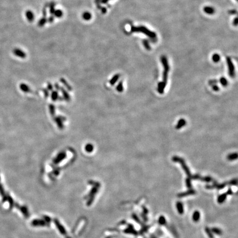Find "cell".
<instances>
[{
    "mask_svg": "<svg viewBox=\"0 0 238 238\" xmlns=\"http://www.w3.org/2000/svg\"><path fill=\"white\" fill-rule=\"evenodd\" d=\"M131 31L132 33H142L150 38H155L157 36L155 33L149 30L144 26H138V27L132 26L131 27Z\"/></svg>",
    "mask_w": 238,
    "mask_h": 238,
    "instance_id": "obj_1",
    "label": "cell"
},
{
    "mask_svg": "<svg viewBox=\"0 0 238 238\" xmlns=\"http://www.w3.org/2000/svg\"><path fill=\"white\" fill-rule=\"evenodd\" d=\"M161 62L162 63L164 67V71L163 73V81L161 82L164 84L166 85L168 79V74L169 71V66L168 62V60L165 56H161Z\"/></svg>",
    "mask_w": 238,
    "mask_h": 238,
    "instance_id": "obj_2",
    "label": "cell"
},
{
    "mask_svg": "<svg viewBox=\"0 0 238 238\" xmlns=\"http://www.w3.org/2000/svg\"><path fill=\"white\" fill-rule=\"evenodd\" d=\"M173 161H175V162H179L181 165H182V167L184 169V170H185V172H186V173L188 175L190 178H191V173L190 172L189 169L188 168V167H187V165L185 163V161H184V159L183 158H181L177 157V156H175L173 158Z\"/></svg>",
    "mask_w": 238,
    "mask_h": 238,
    "instance_id": "obj_3",
    "label": "cell"
},
{
    "mask_svg": "<svg viewBox=\"0 0 238 238\" xmlns=\"http://www.w3.org/2000/svg\"><path fill=\"white\" fill-rule=\"evenodd\" d=\"M226 62L229 70V75L231 77H234L235 76V71H234V66L231 59L229 57H226Z\"/></svg>",
    "mask_w": 238,
    "mask_h": 238,
    "instance_id": "obj_4",
    "label": "cell"
},
{
    "mask_svg": "<svg viewBox=\"0 0 238 238\" xmlns=\"http://www.w3.org/2000/svg\"><path fill=\"white\" fill-rule=\"evenodd\" d=\"M13 54L16 56L19 57L20 58L24 59L26 57V54L23 51H22V50H20L18 48H16L13 50Z\"/></svg>",
    "mask_w": 238,
    "mask_h": 238,
    "instance_id": "obj_5",
    "label": "cell"
},
{
    "mask_svg": "<svg viewBox=\"0 0 238 238\" xmlns=\"http://www.w3.org/2000/svg\"><path fill=\"white\" fill-rule=\"evenodd\" d=\"M54 222H55L56 226H57V228L59 229V232H60L61 234H62V235H66V230H65L64 226H63L62 225L60 224V222H59V220H57V219H55Z\"/></svg>",
    "mask_w": 238,
    "mask_h": 238,
    "instance_id": "obj_6",
    "label": "cell"
},
{
    "mask_svg": "<svg viewBox=\"0 0 238 238\" xmlns=\"http://www.w3.org/2000/svg\"><path fill=\"white\" fill-rule=\"evenodd\" d=\"M25 17L29 22H32L34 20V14L30 10H28L25 12Z\"/></svg>",
    "mask_w": 238,
    "mask_h": 238,
    "instance_id": "obj_7",
    "label": "cell"
},
{
    "mask_svg": "<svg viewBox=\"0 0 238 238\" xmlns=\"http://www.w3.org/2000/svg\"><path fill=\"white\" fill-rule=\"evenodd\" d=\"M82 18L84 20L88 21V20H90L91 19H92V15L90 12H88V11H85V12H84L83 13L82 15Z\"/></svg>",
    "mask_w": 238,
    "mask_h": 238,
    "instance_id": "obj_8",
    "label": "cell"
},
{
    "mask_svg": "<svg viewBox=\"0 0 238 238\" xmlns=\"http://www.w3.org/2000/svg\"><path fill=\"white\" fill-rule=\"evenodd\" d=\"M204 12L208 14H213L215 13V10L213 7L209 6H206L203 8Z\"/></svg>",
    "mask_w": 238,
    "mask_h": 238,
    "instance_id": "obj_9",
    "label": "cell"
},
{
    "mask_svg": "<svg viewBox=\"0 0 238 238\" xmlns=\"http://www.w3.org/2000/svg\"><path fill=\"white\" fill-rule=\"evenodd\" d=\"M186 120H184V119H181L178 121L177 125L175 126V128L178 130L180 129L181 128L183 127V126L186 125Z\"/></svg>",
    "mask_w": 238,
    "mask_h": 238,
    "instance_id": "obj_10",
    "label": "cell"
},
{
    "mask_svg": "<svg viewBox=\"0 0 238 238\" xmlns=\"http://www.w3.org/2000/svg\"><path fill=\"white\" fill-rule=\"evenodd\" d=\"M33 226H45V223L44 220H34L31 223Z\"/></svg>",
    "mask_w": 238,
    "mask_h": 238,
    "instance_id": "obj_11",
    "label": "cell"
},
{
    "mask_svg": "<svg viewBox=\"0 0 238 238\" xmlns=\"http://www.w3.org/2000/svg\"><path fill=\"white\" fill-rule=\"evenodd\" d=\"M46 22H47V19H46L45 17H43L42 19H40V20H39V21L38 22L39 27H43V26L46 23Z\"/></svg>",
    "mask_w": 238,
    "mask_h": 238,
    "instance_id": "obj_12",
    "label": "cell"
},
{
    "mask_svg": "<svg viewBox=\"0 0 238 238\" xmlns=\"http://www.w3.org/2000/svg\"><path fill=\"white\" fill-rule=\"evenodd\" d=\"M54 16L57 18H61V17H62L63 16V12L60 10H55L54 12Z\"/></svg>",
    "mask_w": 238,
    "mask_h": 238,
    "instance_id": "obj_13",
    "label": "cell"
},
{
    "mask_svg": "<svg viewBox=\"0 0 238 238\" xmlns=\"http://www.w3.org/2000/svg\"><path fill=\"white\" fill-rule=\"evenodd\" d=\"M238 158V154L237 153H234L230 154L229 155H228L227 158L229 161H234V160L237 159Z\"/></svg>",
    "mask_w": 238,
    "mask_h": 238,
    "instance_id": "obj_14",
    "label": "cell"
},
{
    "mask_svg": "<svg viewBox=\"0 0 238 238\" xmlns=\"http://www.w3.org/2000/svg\"><path fill=\"white\" fill-rule=\"evenodd\" d=\"M200 217V214L198 211H195L193 214V220L195 222H197Z\"/></svg>",
    "mask_w": 238,
    "mask_h": 238,
    "instance_id": "obj_15",
    "label": "cell"
},
{
    "mask_svg": "<svg viewBox=\"0 0 238 238\" xmlns=\"http://www.w3.org/2000/svg\"><path fill=\"white\" fill-rule=\"evenodd\" d=\"M220 56H219L218 54H214L212 56V60L214 61V62L215 63L218 62L219 61H220Z\"/></svg>",
    "mask_w": 238,
    "mask_h": 238,
    "instance_id": "obj_16",
    "label": "cell"
},
{
    "mask_svg": "<svg viewBox=\"0 0 238 238\" xmlns=\"http://www.w3.org/2000/svg\"><path fill=\"white\" fill-rule=\"evenodd\" d=\"M219 82H220V83H221V84H222L223 86H224V87H226V85H228V81L226 80V78H224V77H222V78H220V81H219Z\"/></svg>",
    "mask_w": 238,
    "mask_h": 238,
    "instance_id": "obj_17",
    "label": "cell"
},
{
    "mask_svg": "<svg viewBox=\"0 0 238 238\" xmlns=\"http://www.w3.org/2000/svg\"><path fill=\"white\" fill-rule=\"evenodd\" d=\"M177 207H178V209L179 213L180 214H183L184 212V208H183V206L182 204L180 202H178L177 203Z\"/></svg>",
    "mask_w": 238,
    "mask_h": 238,
    "instance_id": "obj_18",
    "label": "cell"
},
{
    "mask_svg": "<svg viewBox=\"0 0 238 238\" xmlns=\"http://www.w3.org/2000/svg\"><path fill=\"white\" fill-rule=\"evenodd\" d=\"M143 44L144 46V48L147 50H150V46L149 45V42L146 39H144L143 40Z\"/></svg>",
    "mask_w": 238,
    "mask_h": 238,
    "instance_id": "obj_19",
    "label": "cell"
},
{
    "mask_svg": "<svg viewBox=\"0 0 238 238\" xmlns=\"http://www.w3.org/2000/svg\"><path fill=\"white\" fill-rule=\"evenodd\" d=\"M20 210H21L22 212L23 213V214L24 215L25 217H28V209L27 208L25 207H22L20 208Z\"/></svg>",
    "mask_w": 238,
    "mask_h": 238,
    "instance_id": "obj_20",
    "label": "cell"
},
{
    "mask_svg": "<svg viewBox=\"0 0 238 238\" xmlns=\"http://www.w3.org/2000/svg\"><path fill=\"white\" fill-rule=\"evenodd\" d=\"M55 3H52L50 4V13H51V14H54V12L55 11Z\"/></svg>",
    "mask_w": 238,
    "mask_h": 238,
    "instance_id": "obj_21",
    "label": "cell"
},
{
    "mask_svg": "<svg viewBox=\"0 0 238 238\" xmlns=\"http://www.w3.org/2000/svg\"><path fill=\"white\" fill-rule=\"evenodd\" d=\"M226 195H221V196H220L219 197V198H218V201L220 203H222V202L226 200Z\"/></svg>",
    "mask_w": 238,
    "mask_h": 238,
    "instance_id": "obj_22",
    "label": "cell"
},
{
    "mask_svg": "<svg viewBox=\"0 0 238 238\" xmlns=\"http://www.w3.org/2000/svg\"><path fill=\"white\" fill-rule=\"evenodd\" d=\"M212 231L214 232V233H216L217 234H219V235L222 234V231L218 228H213Z\"/></svg>",
    "mask_w": 238,
    "mask_h": 238,
    "instance_id": "obj_23",
    "label": "cell"
},
{
    "mask_svg": "<svg viewBox=\"0 0 238 238\" xmlns=\"http://www.w3.org/2000/svg\"><path fill=\"white\" fill-rule=\"evenodd\" d=\"M97 191H98V190H96V188L92 189V190H91V191L90 192V193H89V196H90V197L93 196V195H94L95 193L96 192H97Z\"/></svg>",
    "mask_w": 238,
    "mask_h": 238,
    "instance_id": "obj_24",
    "label": "cell"
},
{
    "mask_svg": "<svg viewBox=\"0 0 238 238\" xmlns=\"http://www.w3.org/2000/svg\"><path fill=\"white\" fill-rule=\"evenodd\" d=\"M7 197V198L8 199V201H9V202H10V207H11V208H12L13 205V200H12V198H11L10 196H8V197Z\"/></svg>",
    "mask_w": 238,
    "mask_h": 238,
    "instance_id": "obj_25",
    "label": "cell"
},
{
    "mask_svg": "<svg viewBox=\"0 0 238 238\" xmlns=\"http://www.w3.org/2000/svg\"><path fill=\"white\" fill-rule=\"evenodd\" d=\"M186 183L187 186L189 188H191V184L190 179V178H187V179H186Z\"/></svg>",
    "mask_w": 238,
    "mask_h": 238,
    "instance_id": "obj_26",
    "label": "cell"
},
{
    "mask_svg": "<svg viewBox=\"0 0 238 238\" xmlns=\"http://www.w3.org/2000/svg\"><path fill=\"white\" fill-rule=\"evenodd\" d=\"M159 222L160 223V224H164V223L165 222V219L164 218V217H160Z\"/></svg>",
    "mask_w": 238,
    "mask_h": 238,
    "instance_id": "obj_27",
    "label": "cell"
},
{
    "mask_svg": "<svg viewBox=\"0 0 238 238\" xmlns=\"http://www.w3.org/2000/svg\"><path fill=\"white\" fill-rule=\"evenodd\" d=\"M217 83H218V81H216V80L213 79V80H211V81H209V84L210 85H215Z\"/></svg>",
    "mask_w": 238,
    "mask_h": 238,
    "instance_id": "obj_28",
    "label": "cell"
},
{
    "mask_svg": "<svg viewBox=\"0 0 238 238\" xmlns=\"http://www.w3.org/2000/svg\"><path fill=\"white\" fill-rule=\"evenodd\" d=\"M228 13H229V14H232V15H233V14H236L237 13V11H236L235 10H229L228 11Z\"/></svg>",
    "mask_w": 238,
    "mask_h": 238,
    "instance_id": "obj_29",
    "label": "cell"
},
{
    "mask_svg": "<svg viewBox=\"0 0 238 238\" xmlns=\"http://www.w3.org/2000/svg\"><path fill=\"white\" fill-rule=\"evenodd\" d=\"M119 77V76L118 75V74H117V75L115 76L114 77V78H113V80H112V81H111V82H112L113 83L115 82H116L117 81V80H118Z\"/></svg>",
    "mask_w": 238,
    "mask_h": 238,
    "instance_id": "obj_30",
    "label": "cell"
},
{
    "mask_svg": "<svg viewBox=\"0 0 238 238\" xmlns=\"http://www.w3.org/2000/svg\"><path fill=\"white\" fill-rule=\"evenodd\" d=\"M212 88H213V89L214 91H218L219 90V87L218 86V85H217L216 84H215V85H213V86H212Z\"/></svg>",
    "mask_w": 238,
    "mask_h": 238,
    "instance_id": "obj_31",
    "label": "cell"
},
{
    "mask_svg": "<svg viewBox=\"0 0 238 238\" xmlns=\"http://www.w3.org/2000/svg\"><path fill=\"white\" fill-rule=\"evenodd\" d=\"M238 17H235V19H234L233 20V24L234 25V26H237L238 25Z\"/></svg>",
    "mask_w": 238,
    "mask_h": 238,
    "instance_id": "obj_32",
    "label": "cell"
},
{
    "mask_svg": "<svg viewBox=\"0 0 238 238\" xmlns=\"http://www.w3.org/2000/svg\"><path fill=\"white\" fill-rule=\"evenodd\" d=\"M206 232H207V233H208V235H209V237L210 238H213V237L212 234H210V232H209V229H207V228H206Z\"/></svg>",
    "mask_w": 238,
    "mask_h": 238,
    "instance_id": "obj_33",
    "label": "cell"
},
{
    "mask_svg": "<svg viewBox=\"0 0 238 238\" xmlns=\"http://www.w3.org/2000/svg\"><path fill=\"white\" fill-rule=\"evenodd\" d=\"M54 20V17L53 16H51L50 17V18H49V19H48V21H49V22H50V23H52V22H53Z\"/></svg>",
    "mask_w": 238,
    "mask_h": 238,
    "instance_id": "obj_34",
    "label": "cell"
},
{
    "mask_svg": "<svg viewBox=\"0 0 238 238\" xmlns=\"http://www.w3.org/2000/svg\"><path fill=\"white\" fill-rule=\"evenodd\" d=\"M118 90L119 91H122V83L121 82H120V85H119V87H118Z\"/></svg>",
    "mask_w": 238,
    "mask_h": 238,
    "instance_id": "obj_35",
    "label": "cell"
},
{
    "mask_svg": "<svg viewBox=\"0 0 238 238\" xmlns=\"http://www.w3.org/2000/svg\"><path fill=\"white\" fill-rule=\"evenodd\" d=\"M101 12H102V13H103V14H105V13L107 12V8H105V7H102V8H101Z\"/></svg>",
    "mask_w": 238,
    "mask_h": 238,
    "instance_id": "obj_36",
    "label": "cell"
},
{
    "mask_svg": "<svg viewBox=\"0 0 238 238\" xmlns=\"http://www.w3.org/2000/svg\"><path fill=\"white\" fill-rule=\"evenodd\" d=\"M109 1V0H101V2L102 3H107Z\"/></svg>",
    "mask_w": 238,
    "mask_h": 238,
    "instance_id": "obj_37",
    "label": "cell"
},
{
    "mask_svg": "<svg viewBox=\"0 0 238 238\" xmlns=\"http://www.w3.org/2000/svg\"><path fill=\"white\" fill-rule=\"evenodd\" d=\"M236 1H238V0H236Z\"/></svg>",
    "mask_w": 238,
    "mask_h": 238,
    "instance_id": "obj_38",
    "label": "cell"
}]
</instances>
